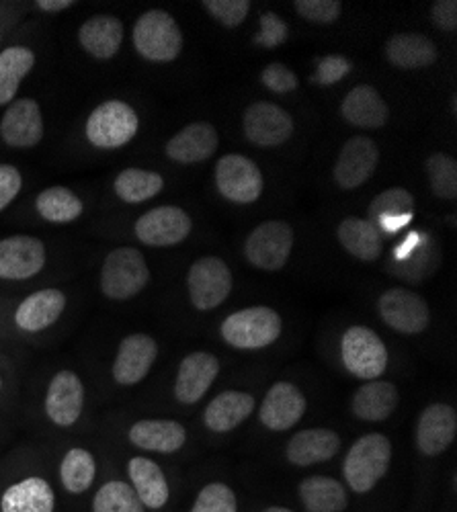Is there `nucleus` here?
Returning <instances> with one entry per match:
<instances>
[{"mask_svg": "<svg viewBox=\"0 0 457 512\" xmlns=\"http://www.w3.org/2000/svg\"><path fill=\"white\" fill-rule=\"evenodd\" d=\"M150 283V269L144 254L136 248L121 246L111 250L101 267V293L111 302H128Z\"/></svg>", "mask_w": 457, "mask_h": 512, "instance_id": "1", "label": "nucleus"}, {"mask_svg": "<svg viewBox=\"0 0 457 512\" xmlns=\"http://www.w3.org/2000/svg\"><path fill=\"white\" fill-rule=\"evenodd\" d=\"M392 463V443L380 433H371L355 441L349 449L343 476L349 488L357 494H367L378 486V482L388 474Z\"/></svg>", "mask_w": 457, "mask_h": 512, "instance_id": "2", "label": "nucleus"}, {"mask_svg": "<svg viewBox=\"0 0 457 512\" xmlns=\"http://www.w3.org/2000/svg\"><path fill=\"white\" fill-rule=\"evenodd\" d=\"M281 316L267 308V306H255L244 308L240 312L230 314L222 322V338L226 343L238 351H259L281 336Z\"/></svg>", "mask_w": 457, "mask_h": 512, "instance_id": "3", "label": "nucleus"}, {"mask_svg": "<svg viewBox=\"0 0 457 512\" xmlns=\"http://www.w3.org/2000/svg\"><path fill=\"white\" fill-rule=\"evenodd\" d=\"M134 48L148 62L166 64L177 60L183 50L179 23L160 9L144 13L134 25Z\"/></svg>", "mask_w": 457, "mask_h": 512, "instance_id": "4", "label": "nucleus"}, {"mask_svg": "<svg viewBox=\"0 0 457 512\" xmlns=\"http://www.w3.org/2000/svg\"><path fill=\"white\" fill-rule=\"evenodd\" d=\"M140 130V117L132 105L123 101H105L93 109L87 119V140L99 150H117L130 144Z\"/></svg>", "mask_w": 457, "mask_h": 512, "instance_id": "5", "label": "nucleus"}, {"mask_svg": "<svg viewBox=\"0 0 457 512\" xmlns=\"http://www.w3.org/2000/svg\"><path fill=\"white\" fill-rule=\"evenodd\" d=\"M294 228L281 220L259 224L244 242L246 261L261 271H279L294 250Z\"/></svg>", "mask_w": 457, "mask_h": 512, "instance_id": "6", "label": "nucleus"}, {"mask_svg": "<svg viewBox=\"0 0 457 512\" xmlns=\"http://www.w3.org/2000/svg\"><path fill=\"white\" fill-rule=\"evenodd\" d=\"M341 355L347 371L359 379H380L388 367L384 340L367 326H351L341 340Z\"/></svg>", "mask_w": 457, "mask_h": 512, "instance_id": "7", "label": "nucleus"}, {"mask_svg": "<svg viewBox=\"0 0 457 512\" xmlns=\"http://www.w3.org/2000/svg\"><path fill=\"white\" fill-rule=\"evenodd\" d=\"M87 402L85 381L78 377L72 369H60L52 375L46 396H44V412L56 429H72L82 418Z\"/></svg>", "mask_w": 457, "mask_h": 512, "instance_id": "8", "label": "nucleus"}, {"mask_svg": "<svg viewBox=\"0 0 457 512\" xmlns=\"http://www.w3.org/2000/svg\"><path fill=\"white\" fill-rule=\"evenodd\" d=\"M187 287L193 308L210 312L222 306L232 293V273L218 256H203L191 265Z\"/></svg>", "mask_w": 457, "mask_h": 512, "instance_id": "9", "label": "nucleus"}, {"mask_svg": "<svg viewBox=\"0 0 457 512\" xmlns=\"http://www.w3.org/2000/svg\"><path fill=\"white\" fill-rule=\"evenodd\" d=\"M216 187L224 199L248 205L263 195V173L261 168L242 154H226L216 166Z\"/></svg>", "mask_w": 457, "mask_h": 512, "instance_id": "10", "label": "nucleus"}, {"mask_svg": "<svg viewBox=\"0 0 457 512\" xmlns=\"http://www.w3.org/2000/svg\"><path fill=\"white\" fill-rule=\"evenodd\" d=\"M380 318L400 334H421L431 324L429 304L419 293L392 287L378 300Z\"/></svg>", "mask_w": 457, "mask_h": 512, "instance_id": "11", "label": "nucleus"}, {"mask_svg": "<svg viewBox=\"0 0 457 512\" xmlns=\"http://www.w3.org/2000/svg\"><path fill=\"white\" fill-rule=\"evenodd\" d=\"M158 357L156 340L146 332H134L121 340L113 365L111 375L117 386L132 388L144 381L154 367Z\"/></svg>", "mask_w": 457, "mask_h": 512, "instance_id": "12", "label": "nucleus"}, {"mask_svg": "<svg viewBox=\"0 0 457 512\" xmlns=\"http://www.w3.org/2000/svg\"><path fill=\"white\" fill-rule=\"evenodd\" d=\"M46 261V246L35 236L15 234L0 240V281L33 279Z\"/></svg>", "mask_w": 457, "mask_h": 512, "instance_id": "13", "label": "nucleus"}, {"mask_svg": "<svg viewBox=\"0 0 457 512\" xmlns=\"http://www.w3.org/2000/svg\"><path fill=\"white\" fill-rule=\"evenodd\" d=\"M244 136L255 146L275 148L294 134V119L285 109L269 101H257L244 111Z\"/></svg>", "mask_w": 457, "mask_h": 512, "instance_id": "14", "label": "nucleus"}, {"mask_svg": "<svg viewBox=\"0 0 457 512\" xmlns=\"http://www.w3.org/2000/svg\"><path fill=\"white\" fill-rule=\"evenodd\" d=\"M193 222L189 213L175 205H162L146 211L136 222V238L146 246H175L191 234Z\"/></svg>", "mask_w": 457, "mask_h": 512, "instance_id": "15", "label": "nucleus"}, {"mask_svg": "<svg viewBox=\"0 0 457 512\" xmlns=\"http://www.w3.org/2000/svg\"><path fill=\"white\" fill-rule=\"evenodd\" d=\"M54 484L39 474H27L0 486V512H56Z\"/></svg>", "mask_w": 457, "mask_h": 512, "instance_id": "16", "label": "nucleus"}, {"mask_svg": "<svg viewBox=\"0 0 457 512\" xmlns=\"http://www.w3.org/2000/svg\"><path fill=\"white\" fill-rule=\"evenodd\" d=\"M378 164L380 150L376 142L365 136H353L341 148L335 170H332V177H335L341 189L353 191L369 181V177L376 173Z\"/></svg>", "mask_w": 457, "mask_h": 512, "instance_id": "17", "label": "nucleus"}, {"mask_svg": "<svg viewBox=\"0 0 457 512\" xmlns=\"http://www.w3.org/2000/svg\"><path fill=\"white\" fill-rule=\"evenodd\" d=\"M68 306V297L62 289L48 287L39 289L17 306L13 314V322L19 332L25 334H37L52 328L64 314Z\"/></svg>", "mask_w": 457, "mask_h": 512, "instance_id": "18", "label": "nucleus"}, {"mask_svg": "<svg viewBox=\"0 0 457 512\" xmlns=\"http://www.w3.org/2000/svg\"><path fill=\"white\" fill-rule=\"evenodd\" d=\"M0 138L11 148H35L44 140V115L33 99L13 101L0 119Z\"/></svg>", "mask_w": 457, "mask_h": 512, "instance_id": "19", "label": "nucleus"}, {"mask_svg": "<svg viewBox=\"0 0 457 512\" xmlns=\"http://www.w3.org/2000/svg\"><path fill=\"white\" fill-rule=\"evenodd\" d=\"M306 396L289 381H277L267 392L259 418L269 431L283 433L294 429L306 412Z\"/></svg>", "mask_w": 457, "mask_h": 512, "instance_id": "20", "label": "nucleus"}, {"mask_svg": "<svg viewBox=\"0 0 457 512\" xmlns=\"http://www.w3.org/2000/svg\"><path fill=\"white\" fill-rule=\"evenodd\" d=\"M220 373V361L216 355L195 351L187 355L177 371L175 396L181 404H197L207 390L212 388Z\"/></svg>", "mask_w": 457, "mask_h": 512, "instance_id": "21", "label": "nucleus"}, {"mask_svg": "<svg viewBox=\"0 0 457 512\" xmlns=\"http://www.w3.org/2000/svg\"><path fill=\"white\" fill-rule=\"evenodd\" d=\"M457 435V412L449 404H431L417 424V447L427 457L445 453Z\"/></svg>", "mask_w": 457, "mask_h": 512, "instance_id": "22", "label": "nucleus"}, {"mask_svg": "<svg viewBox=\"0 0 457 512\" xmlns=\"http://www.w3.org/2000/svg\"><path fill=\"white\" fill-rule=\"evenodd\" d=\"M128 441L146 453L171 455L183 449L187 441L185 426L177 420H162V418H144L130 426Z\"/></svg>", "mask_w": 457, "mask_h": 512, "instance_id": "23", "label": "nucleus"}, {"mask_svg": "<svg viewBox=\"0 0 457 512\" xmlns=\"http://www.w3.org/2000/svg\"><path fill=\"white\" fill-rule=\"evenodd\" d=\"M99 478V463L91 449L70 447L64 451L58 463V484L70 498L87 496Z\"/></svg>", "mask_w": 457, "mask_h": 512, "instance_id": "24", "label": "nucleus"}, {"mask_svg": "<svg viewBox=\"0 0 457 512\" xmlns=\"http://www.w3.org/2000/svg\"><path fill=\"white\" fill-rule=\"evenodd\" d=\"M414 197L402 187H392L371 201L367 220L386 236H396L414 218Z\"/></svg>", "mask_w": 457, "mask_h": 512, "instance_id": "25", "label": "nucleus"}, {"mask_svg": "<svg viewBox=\"0 0 457 512\" xmlns=\"http://www.w3.org/2000/svg\"><path fill=\"white\" fill-rule=\"evenodd\" d=\"M128 484L134 488L136 496L146 510H162L171 498V488L166 482L162 467L144 455H134L126 465Z\"/></svg>", "mask_w": 457, "mask_h": 512, "instance_id": "26", "label": "nucleus"}, {"mask_svg": "<svg viewBox=\"0 0 457 512\" xmlns=\"http://www.w3.org/2000/svg\"><path fill=\"white\" fill-rule=\"evenodd\" d=\"M218 146H220V138H218L216 127L205 121H197L183 127L179 134H175L169 140V144H166L164 152L179 164H197L212 158Z\"/></svg>", "mask_w": 457, "mask_h": 512, "instance_id": "27", "label": "nucleus"}, {"mask_svg": "<svg viewBox=\"0 0 457 512\" xmlns=\"http://www.w3.org/2000/svg\"><path fill=\"white\" fill-rule=\"evenodd\" d=\"M439 248L435 246L431 234L410 232L398 246L392 250V261L396 263V271L400 277L408 281H419L433 273L431 259H439Z\"/></svg>", "mask_w": 457, "mask_h": 512, "instance_id": "28", "label": "nucleus"}, {"mask_svg": "<svg viewBox=\"0 0 457 512\" xmlns=\"http://www.w3.org/2000/svg\"><path fill=\"white\" fill-rule=\"evenodd\" d=\"M123 41V23L113 15H95L78 29V44L95 60L117 56Z\"/></svg>", "mask_w": 457, "mask_h": 512, "instance_id": "29", "label": "nucleus"}, {"mask_svg": "<svg viewBox=\"0 0 457 512\" xmlns=\"http://www.w3.org/2000/svg\"><path fill=\"white\" fill-rule=\"evenodd\" d=\"M341 115L353 127L378 130V127L386 125L390 109L376 89L369 87V84H359L343 99Z\"/></svg>", "mask_w": 457, "mask_h": 512, "instance_id": "30", "label": "nucleus"}, {"mask_svg": "<svg viewBox=\"0 0 457 512\" xmlns=\"http://www.w3.org/2000/svg\"><path fill=\"white\" fill-rule=\"evenodd\" d=\"M341 449V437L330 429H306L287 443L285 457L298 467H310L335 457Z\"/></svg>", "mask_w": 457, "mask_h": 512, "instance_id": "31", "label": "nucleus"}, {"mask_svg": "<svg viewBox=\"0 0 457 512\" xmlns=\"http://www.w3.org/2000/svg\"><path fill=\"white\" fill-rule=\"evenodd\" d=\"M398 400H400V394L392 381L373 379L363 383V386L355 392L351 410L357 418L365 422H384L398 408Z\"/></svg>", "mask_w": 457, "mask_h": 512, "instance_id": "32", "label": "nucleus"}, {"mask_svg": "<svg viewBox=\"0 0 457 512\" xmlns=\"http://www.w3.org/2000/svg\"><path fill=\"white\" fill-rule=\"evenodd\" d=\"M255 410V398L246 392L228 390L216 396L203 412V422L214 433H230Z\"/></svg>", "mask_w": 457, "mask_h": 512, "instance_id": "33", "label": "nucleus"}, {"mask_svg": "<svg viewBox=\"0 0 457 512\" xmlns=\"http://www.w3.org/2000/svg\"><path fill=\"white\" fill-rule=\"evenodd\" d=\"M386 56L396 68L419 70L437 62V48L427 35L398 33L386 44Z\"/></svg>", "mask_w": 457, "mask_h": 512, "instance_id": "34", "label": "nucleus"}, {"mask_svg": "<svg viewBox=\"0 0 457 512\" xmlns=\"http://www.w3.org/2000/svg\"><path fill=\"white\" fill-rule=\"evenodd\" d=\"M337 236L341 246L363 263L378 261L384 250V240L380 230L363 218H345L339 226Z\"/></svg>", "mask_w": 457, "mask_h": 512, "instance_id": "35", "label": "nucleus"}, {"mask_svg": "<svg viewBox=\"0 0 457 512\" xmlns=\"http://www.w3.org/2000/svg\"><path fill=\"white\" fill-rule=\"evenodd\" d=\"M300 500L308 512H343L349 506L347 490L328 476H312L300 484Z\"/></svg>", "mask_w": 457, "mask_h": 512, "instance_id": "36", "label": "nucleus"}, {"mask_svg": "<svg viewBox=\"0 0 457 512\" xmlns=\"http://www.w3.org/2000/svg\"><path fill=\"white\" fill-rule=\"evenodd\" d=\"M35 66V54L27 46H11L0 52V107L11 105L25 76Z\"/></svg>", "mask_w": 457, "mask_h": 512, "instance_id": "37", "label": "nucleus"}, {"mask_svg": "<svg viewBox=\"0 0 457 512\" xmlns=\"http://www.w3.org/2000/svg\"><path fill=\"white\" fill-rule=\"evenodd\" d=\"M35 209L50 224H72L82 216L85 203L68 187H50L37 195Z\"/></svg>", "mask_w": 457, "mask_h": 512, "instance_id": "38", "label": "nucleus"}, {"mask_svg": "<svg viewBox=\"0 0 457 512\" xmlns=\"http://www.w3.org/2000/svg\"><path fill=\"white\" fill-rule=\"evenodd\" d=\"M162 187H164V179L158 173H154V170H146V168L121 170L113 183L115 195L123 203H134V205L150 201L162 191Z\"/></svg>", "mask_w": 457, "mask_h": 512, "instance_id": "39", "label": "nucleus"}, {"mask_svg": "<svg viewBox=\"0 0 457 512\" xmlns=\"http://www.w3.org/2000/svg\"><path fill=\"white\" fill-rule=\"evenodd\" d=\"M91 512H148L128 480L111 478L91 496Z\"/></svg>", "mask_w": 457, "mask_h": 512, "instance_id": "40", "label": "nucleus"}, {"mask_svg": "<svg viewBox=\"0 0 457 512\" xmlns=\"http://www.w3.org/2000/svg\"><path fill=\"white\" fill-rule=\"evenodd\" d=\"M427 179L439 199L453 201L457 197V160L447 154H431L425 162Z\"/></svg>", "mask_w": 457, "mask_h": 512, "instance_id": "41", "label": "nucleus"}, {"mask_svg": "<svg viewBox=\"0 0 457 512\" xmlns=\"http://www.w3.org/2000/svg\"><path fill=\"white\" fill-rule=\"evenodd\" d=\"M191 512H238L236 494L230 486L212 482L197 494Z\"/></svg>", "mask_w": 457, "mask_h": 512, "instance_id": "42", "label": "nucleus"}, {"mask_svg": "<svg viewBox=\"0 0 457 512\" xmlns=\"http://www.w3.org/2000/svg\"><path fill=\"white\" fill-rule=\"evenodd\" d=\"M201 5L216 21L230 29L238 27L248 17V11H251L248 0H203Z\"/></svg>", "mask_w": 457, "mask_h": 512, "instance_id": "43", "label": "nucleus"}, {"mask_svg": "<svg viewBox=\"0 0 457 512\" xmlns=\"http://www.w3.org/2000/svg\"><path fill=\"white\" fill-rule=\"evenodd\" d=\"M294 7L302 19L318 25L335 23L343 11L339 0H298Z\"/></svg>", "mask_w": 457, "mask_h": 512, "instance_id": "44", "label": "nucleus"}, {"mask_svg": "<svg viewBox=\"0 0 457 512\" xmlns=\"http://www.w3.org/2000/svg\"><path fill=\"white\" fill-rule=\"evenodd\" d=\"M351 70H353V64L349 58L339 56V54H330L318 62L312 82L320 84V87H330V84H337L345 76H349Z\"/></svg>", "mask_w": 457, "mask_h": 512, "instance_id": "45", "label": "nucleus"}, {"mask_svg": "<svg viewBox=\"0 0 457 512\" xmlns=\"http://www.w3.org/2000/svg\"><path fill=\"white\" fill-rule=\"evenodd\" d=\"M261 82L265 87L277 95H285L292 93L298 89V76L292 68H287L281 62H273L269 64L263 72H261Z\"/></svg>", "mask_w": 457, "mask_h": 512, "instance_id": "46", "label": "nucleus"}, {"mask_svg": "<svg viewBox=\"0 0 457 512\" xmlns=\"http://www.w3.org/2000/svg\"><path fill=\"white\" fill-rule=\"evenodd\" d=\"M287 41V25L275 13H265L259 21V33L255 37V44L267 50L279 48Z\"/></svg>", "mask_w": 457, "mask_h": 512, "instance_id": "47", "label": "nucleus"}, {"mask_svg": "<svg viewBox=\"0 0 457 512\" xmlns=\"http://www.w3.org/2000/svg\"><path fill=\"white\" fill-rule=\"evenodd\" d=\"M23 187V177L13 164H0V211L7 209Z\"/></svg>", "mask_w": 457, "mask_h": 512, "instance_id": "48", "label": "nucleus"}, {"mask_svg": "<svg viewBox=\"0 0 457 512\" xmlns=\"http://www.w3.org/2000/svg\"><path fill=\"white\" fill-rule=\"evenodd\" d=\"M433 23L441 31H455L457 29V3L455 0H439L431 9Z\"/></svg>", "mask_w": 457, "mask_h": 512, "instance_id": "49", "label": "nucleus"}, {"mask_svg": "<svg viewBox=\"0 0 457 512\" xmlns=\"http://www.w3.org/2000/svg\"><path fill=\"white\" fill-rule=\"evenodd\" d=\"M35 7L44 13H62L74 7L72 0H37Z\"/></svg>", "mask_w": 457, "mask_h": 512, "instance_id": "50", "label": "nucleus"}, {"mask_svg": "<svg viewBox=\"0 0 457 512\" xmlns=\"http://www.w3.org/2000/svg\"><path fill=\"white\" fill-rule=\"evenodd\" d=\"M263 512H294V510H289L285 506H267Z\"/></svg>", "mask_w": 457, "mask_h": 512, "instance_id": "51", "label": "nucleus"}, {"mask_svg": "<svg viewBox=\"0 0 457 512\" xmlns=\"http://www.w3.org/2000/svg\"><path fill=\"white\" fill-rule=\"evenodd\" d=\"M5 388V375H3V367H0V394H3Z\"/></svg>", "mask_w": 457, "mask_h": 512, "instance_id": "52", "label": "nucleus"}]
</instances>
